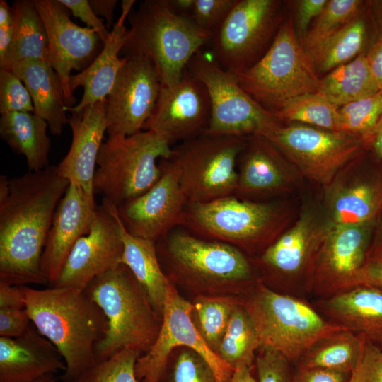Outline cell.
<instances>
[{"mask_svg": "<svg viewBox=\"0 0 382 382\" xmlns=\"http://www.w3.org/2000/svg\"><path fill=\"white\" fill-rule=\"evenodd\" d=\"M69 182L50 166L0 176V282L46 284L41 260L59 202Z\"/></svg>", "mask_w": 382, "mask_h": 382, "instance_id": "cell-1", "label": "cell"}, {"mask_svg": "<svg viewBox=\"0 0 382 382\" xmlns=\"http://www.w3.org/2000/svg\"><path fill=\"white\" fill-rule=\"evenodd\" d=\"M30 319L63 358L62 382L76 378L97 363L96 346L104 337L108 319L84 290L20 286Z\"/></svg>", "mask_w": 382, "mask_h": 382, "instance_id": "cell-2", "label": "cell"}, {"mask_svg": "<svg viewBox=\"0 0 382 382\" xmlns=\"http://www.w3.org/2000/svg\"><path fill=\"white\" fill-rule=\"evenodd\" d=\"M163 270L175 284L198 296H245L256 285L242 250L176 228L155 243Z\"/></svg>", "mask_w": 382, "mask_h": 382, "instance_id": "cell-3", "label": "cell"}, {"mask_svg": "<svg viewBox=\"0 0 382 382\" xmlns=\"http://www.w3.org/2000/svg\"><path fill=\"white\" fill-rule=\"evenodd\" d=\"M108 319V328L96 346L98 362L123 349L140 356L149 351L159 333L162 317L130 270L121 263L98 276L84 289Z\"/></svg>", "mask_w": 382, "mask_h": 382, "instance_id": "cell-4", "label": "cell"}, {"mask_svg": "<svg viewBox=\"0 0 382 382\" xmlns=\"http://www.w3.org/2000/svg\"><path fill=\"white\" fill-rule=\"evenodd\" d=\"M127 20L130 28L120 54L149 59L163 86L177 83L192 57L212 37L189 18L174 13L166 0L140 2Z\"/></svg>", "mask_w": 382, "mask_h": 382, "instance_id": "cell-5", "label": "cell"}, {"mask_svg": "<svg viewBox=\"0 0 382 382\" xmlns=\"http://www.w3.org/2000/svg\"><path fill=\"white\" fill-rule=\"evenodd\" d=\"M260 347L276 351L289 361H299L316 342L337 330L306 303L278 293L259 280L243 297Z\"/></svg>", "mask_w": 382, "mask_h": 382, "instance_id": "cell-6", "label": "cell"}, {"mask_svg": "<svg viewBox=\"0 0 382 382\" xmlns=\"http://www.w3.org/2000/svg\"><path fill=\"white\" fill-rule=\"evenodd\" d=\"M172 146L156 133L141 130L130 136L108 137L103 142L93 177L95 194L116 207L146 192L158 180V161Z\"/></svg>", "mask_w": 382, "mask_h": 382, "instance_id": "cell-7", "label": "cell"}, {"mask_svg": "<svg viewBox=\"0 0 382 382\" xmlns=\"http://www.w3.org/2000/svg\"><path fill=\"white\" fill-rule=\"evenodd\" d=\"M235 74L240 86L274 114L293 98L318 92L320 80L291 19L280 25L272 44L258 62Z\"/></svg>", "mask_w": 382, "mask_h": 382, "instance_id": "cell-8", "label": "cell"}, {"mask_svg": "<svg viewBox=\"0 0 382 382\" xmlns=\"http://www.w3.org/2000/svg\"><path fill=\"white\" fill-rule=\"evenodd\" d=\"M246 138L204 133L172 147L169 157L178 167L188 203L234 195L238 158Z\"/></svg>", "mask_w": 382, "mask_h": 382, "instance_id": "cell-9", "label": "cell"}, {"mask_svg": "<svg viewBox=\"0 0 382 382\" xmlns=\"http://www.w3.org/2000/svg\"><path fill=\"white\" fill-rule=\"evenodd\" d=\"M279 223V213L273 204L231 195L205 203H188L181 227L195 236L243 251L271 241Z\"/></svg>", "mask_w": 382, "mask_h": 382, "instance_id": "cell-10", "label": "cell"}, {"mask_svg": "<svg viewBox=\"0 0 382 382\" xmlns=\"http://www.w3.org/2000/svg\"><path fill=\"white\" fill-rule=\"evenodd\" d=\"M186 69L204 84L209 93L211 118L204 133L265 137L280 125L276 115L255 101L240 86L236 75L220 67L209 52H197Z\"/></svg>", "mask_w": 382, "mask_h": 382, "instance_id": "cell-11", "label": "cell"}, {"mask_svg": "<svg viewBox=\"0 0 382 382\" xmlns=\"http://www.w3.org/2000/svg\"><path fill=\"white\" fill-rule=\"evenodd\" d=\"M281 24L278 1L237 0L212 35L209 53L223 69L234 74L242 71L266 53Z\"/></svg>", "mask_w": 382, "mask_h": 382, "instance_id": "cell-12", "label": "cell"}, {"mask_svg": "<svg viewBox=\"0 0 382 382\" xmlns=\"http://www.w3.org/2000/svg\"><path fill=\"white\" fill-rule=\"evenodd\" d=\"M187 347L210 365L218 382H229L234 369L222 361L202 340L191 318V302L183 298L171 281L168 286L158 337L148 352L135 364L139 382H158L172 351Z\"/></svg>", "mask_w": 382, "mask_h": 382, "instance_id": "cell-13", "label": "cell"}, {"mask_svg": "<svg viewBox=\"0 0 382 382\" xmlns=\"http://www.w3.org/2000/svg\"><path fill=\"white\" fill-rule=\"evenodd\" d=\"M264 137L308 177L328 182L359 148L356 135L294 124L281 125Z\"/></svg>", "mask_w": 382, "mask_h": 382, "instance_id": "cell-14", "label": "cell"}, {"mask_svg": "<svg viewBox=\"0 0 382 382\" xmlns=\"http://www.w3.org/2000/svg\"><path fill=\"white\" fill-rule=\"evenodd\" d=\"M161 175L146 192L117 207L119 218L132 236L156 242L181 227L188 201L180 171L170 158L158 161Z\"/></svg>", "mask_w": 382, "mask_h": 382, "instance_id": "cell-15", "label": "cell"}, {"mask_svg": "<svg viewBox=\"0 0 382 382\" xmlns=\"http://www.w3.org/2000/svg\"><path fill=\"white\" fill-rule=\"evenodd\" d=\"M123 251L117 207L103 199L88 233L76 241L52 286L84 290L96 277L121 264Z\"/></svg>", "mask_w": 382, "mask_h": 382, "instance_id": "cell-16", "label": "cell"}, {"mask_svg": "<svg viewBox=\"0 0 382 382\" xmlns=\"http://www.w3.org/2000/svg\"><path fill=\"white\" fill-rule=\"evenodd\" d=\"M126 61L106 99L108 137L130 136L143 130L158 100L161 83L145 57H123Z\"/></svg>", "mask_w": 382, "mask_h": 382, "instance_id": "cell-17", "label": "cell"}, {"mask_svg": "<svg viewBox=\"0 0 382 382\" xmlns=\"http://www.w3.org/2000/svg\"><path fill=\"white\" fill-rule=\"evenodd\" d=\"M211 111L206 86L186 69L177 83L161 86L143 130L156 133L172 146L204 134L209 125Z\"/></svg>", "mask_w": 382, "mask_h": 382, "instance_id": "cell-18", "label": "cell"}, {"mask_svg": "<svg viewBox=\"0 0 382 382\" xmlns=\"http://www.w3.org/2000/svg\"><path fill=\"white\" fill-rule=\"evenodd\" d=\"M33 1L47 30L49 64L60 79L66 105L72 107L76 100L69 86L71 72L86 69L100 52L103 42L93 29L74 23L59 0Z\"/></svg>", "mask_w": 382, "mask_h": 382, "instance_id": "cell-19", "label": "cell"}, {"mask_svg": "<svg viewBox=\"0 0 382 382\" xmlns=\"http://www.w3.org/2000/svg\"><path fill=\"white\" fill-rule=\"evenodd\" d=\"M97 206L79 185H69L57 207L41 260V270L49 286L54 285L76 241L88 233Z\"/></svg>", "mask_w": 382, "mask_h": 382, "instance_id": "cell-20", "label": "cell"}, {"mask_svg": "<svg viewBox=\"0 0 382 382\" xmlns=\"http://www.w3.org/2000/svg\"><path fill=\"white\" fill-rule=\"evenodd\" d=\"M106 100L71 112L68 124L72 139L69 150L56 166L57 173L69 183L82 187L94 197L93 177L97 158L107 132Z\"/></svg>", "mask_w": 382, "mask_h": 382, "instance_id": "cell-21", "label": "cell"}, {"mask_svg": "<svg viewBox=\"0 0 382 382\" xmlns=\"http://www.w3.org/2000/svg\"><path fill=\"white\" fill-rule=\"evenodd\" d=\"M366 224H335L328 235L321 250L318 275L322 294L329 297L353 286L364 264Z\"/></svg>", "mask_w": 382, "mask_h": 382, "instance_id": "cell-22", "label": "cell"}, {"mask_svg": "<svg viewBox=\"0 0 382 382\" xmlns=\"http://www.w3.org/2000/svg\"><path fill=\"white\" fill-rule=\"evenodd\" d=\"M65 369L57 347L33 323L19 337H0V382L33 381Z\"/></svg>", "mask_w": 382, "mask_h": 382, "instance_id": "cell-23", "label": "cell"}, {"mask_svg": "<svg viewBox=\"0 0 382 382\" xmlns=\"http://www.w3.org/2000/svg\"><path fill=\"white\" fill-rule=\"evenodd\" d=\"M134 3V0L122 1L121 14L99 54L86 69L71 76L69 83L71 92L73 93L76 88L82 86L83 94L76 105L67 107L68 111L80 112L90 105L107 99L126 61L125 57L120 58L119 54L125 43L128 31L125 21Z\"/></svg>", "mask_w": 382, "mask_h": 382, "instance_id": "cell-24", "label": "cell"}, {"mask_svg": "<svg viewBox=\"0 0 382 382\" xmlns=\"http://www.w3.org/2000/svg\"><path fill=\"white\" fill-rule=\"evenodd\" d=\"M319 306L330 321L382 347V290L354 286Z\"/></svg>", "mask_w": 382, "mask_h": 382, "instance_id": "cell-25", "label": "cell"}, {"mask_svg": "<svg viewBox=\"0 0 382 382\" xmlns=\"http://www.w3.org/2000/svg\"><path fill=\"white\" fill-rule=\"evenodd\" d=\"M279 152L265 137L248 136L238 158L234 195L247 199L281 190L286 176Z\"/></svg>", "mask_w": 382, "mask_h": 382, "instance_id": "cell-26", "label": "cell"}, {"mask_svg": "<svg viewBox=\"0 0 382 382\" xmlns=\"http://www.w3.org/2000/svg\"><path fill=\"white\" fill-rule=\"evenodd\" d=\"M11 71L28 88L34 113L45 120L48 129L59 135L68 124L67 105L60 79L47 61L28 59L14 64Z\"/></svg>", "mask_w": 382, "mask_h": 382, "instance_id": "cell-27", "label": "cell"}, {"mask_svg": "<svg viewBox=\"0 0 382 382\" xmlns=\"http://www.w3.org/2000/svg\"><path fill=\"white\" fill-rule=\"evenodd\" d=\"M47 129V122L34 112H8L0 118L1 139L14 152L25 158L33 172L44 170L50 166Z\"/></svg>", "mask_w": 382, "mask_h": 382, "instance_id": "cell-28", "label": "cell"}, {"mask_svg": "<svg viewBox=\"0 0 382 382\" xmlns=\"http://www.w3.org/2000/svg\"><path fill=\"white\" fill-rule=\"evenodd\" d=\"M120 224L124 244L121 263L130 270L145 290L156 311L162 317L166 293L171 280L162 269L155 242L131 235L121 221Z\"/></svg>", "mask_w": 382, "mask_h": 382, "instance_id": "cell-29", "label": "cell"}, {"mask_svg": "<svg viewBox=\"0 0 382 382\" xmlns=\"http://www.w3.org/2000/svg\"><path fill=\"white\" fill-rule=\"evenodd\" d=\"M14 30L12 42L0 69L11 71L16 63L28 59L49 62V44L45 23L33 0H17L12 6Z\"/></svg>", "mask_w": 382, "mask_h": 382, "instance_id": "cell-30", "label": "cell"}, {"mask_svg": "<svg viewBox=\"0 0 382 382\" xmlns=\"http://www.w3.org/2000/svg\"><path fill=\"white\" fill-rule=\"evenodd\" d=\"M381 91L369 67L366 54L361 52L320 79L318 92L340 108Z\"/></svg>", "mask_w": 382, "mask_h": 382, "instance_id": "cell-31", "label": "cell"}, {"mask_svg": "<svg viewBox=\"0 0 382 382\" xmlns=\"http://www.w3.org/2000/svg\"><path fill=\"white\" fill-rule=\"evenodd\" d=\"M361 347L362 339L343 328L313 345L299 359L297 368H321L352 374Z\"/></svg>", "mask_w": 382, "mask_h": 382, "instance_id": "cell-32", "label": "cell"}, {"mask_svg": "<svg viewBox=\"0 0 382 382\" xmlns=\"http://www.w3.org/2000/svg\"><path fill=\"white\" fill-rule=\"evenodd\" d=\"M313 243L310 223L306 218H302L266 247L259 261L263 267L274 273H296L308 260L313 250Z\"/></svg>", "mask_w": 382, "mask_h": 382, "instance_id": "cell-33", "label": "cell"}, {"mask_svg": "<svg viewBox=\"0 0 382 382\" xmlns=\"http://www.w3.org/2000/svg\"><path fill=\"white\" fill-rule=\"evenodd\" d=\"M367 25L357 16L307 53L316 73H329L356 58L366 42Z\"/></svg>", "mask_w": 382, "mask_h": 382, "instance_id": "cell-34", "label": "cell"}, {"mask_svg": "<svg viewBox=\"0 0 382 382\" xmlns=\"http://www.w3.org/2000/svg\"><path fill=\"white\" fill-rule=\"evenodd\" d=\"M259 338L242 301L233 310L216 354L234 370L253 368Z\"/></svg>", "mask_w": 382, "mask_h": 382, "instance_id": "cell-35", "label": "cell"}, {"mask_svg": "<svg viewBox=\"0 0 382 382\" xmlns=\"http://www.w3.org/2000/svg\"><path fill=\"white\" fill-rule=\"evenodd\" d=\"M243 297L198 296L190 301L192 323L202 340L215 354L231 314Z\"/></svg>", "mask_w": 382, "mask_h": 382, "instance_id": "cell-36", "label": "cell"}, {"mask_svg": "<svg viewBox=\"0 0 382 382\" xmlns=\"http://www.w3.org/2000/svg\"><path fill=\"white\" fill-rule=\"evenodd\" d=\"M338 108L322 94L308 93L289 100L275 115L280 121L306 123L340 132Z\"/></svg>", "mask_w": 382, "mask_h": 382, "instance_id": "cell-37", "label": "cell"}, {"mask_svg": "<svg viewBox=\"0 0 382 382\" xmlns=\"http://www.w3.org/2000/svg\"><path fill=\"white\" fill-rule=\"evenodd\" d=\"M363 4L360 0L328 1L302 40L306 52L324 42L357 18Z\"/></svg>", "mask_w": 382, "mask_h": 382, "instance_id": "cell-38", "label": "cell"}, {"mask_svg": "<svg viewBox=\"0 0 382 382\" xmlns=\"http://www.w3.org/2000/svg\"><path fill=\"white\" fill-rule=\"evenodd\" d=\"M378 208L375 189L360 183L341 191L333 202L332 215L336 224H364L374 217Z\"/></svg>", "mask_w": 382, "mask_h": 382, "instance_id": "cell-39", "label": "cell"}, {"mask_svg": "<svg viewBox=\"0 0 382 382\" xmlns=\"http://www.w3.org/2000/svg\"><path fill=\"white\" fill-rule=\"evenodd\" d=\"M158 382H218L207 361L187 347L174 349L166 364Z\"/></svg>", "mask_w": 382, "mask_h": 382, "instance_id": "cell-40", "label": "cell"}, {"mask_svg": "<svg viewBox=\"0 0 382 382\" xmlns=\"http://www.w3.org/2000/svg\"><path fill=\"white\" fill-rule=\"evenodd\" d=\"M382 117V91L338 108L340 132L370 137Z\"/></svg>", "mask_w": 382, "mask_h": 382, "instance_id": "cell-41", "label": "cell"}, {"mask_svg": "<svg viewBox=\"0 0 382 382\" xmlns=\"http://www.w3.org/2000/svg\"><path fill=\"white\" fill-rule=\"evenodd\" d=\"M237 0H166L176 14L189 18L212 35L221 27Z\"/></svg>", "mask_w": 382, "mask_h": 382, "instance_id": "cell-42", "label": "cell"}, {"mask_svg": "<svg viewBox=\"0 0 382 382\" xmlns=\"http://www.w3.org/2000/svg\"><path fill=\"white\" fill-rule=\"evenodd\" d=\"M139 357L134 350L123 349L66 382H139L135 364Z\"/></svg>", "mask_w": 382, "mask_h": 382, "instance_id": "cell-43", "label": "cell"}, {"mask_svg": "<svg viewBox=\"0 0 382 382\" xmlns=\"http://www.w3.org/2000/svg\"><path fill=\"white\" fill-rule=\"evenodd\" d=\"M34 112L30 94L23 81L11 71L0 69V112Z\"/></svg>", "mask_w": 382, "mask_h": 382, "instance_id": "cell-44", "label": "cell"}, {"mask_svg": "<svg viewBox=\"0 0 382 382\" xmlns=\"http://www.w3.org/2000/svg\"><path fill=\"white\" fill-rule=\"evenodd\" d=\"M254 367L257 382L292 381L290 361L272 349L260 347L256 353Z\"/></svg>", "mask_w": 382, "mask_h": 382, "instance_id": "cell-45", "label": "cell"}, {"mask_svg": "<svg viewBox=\"0 0 382 382\" xmlns=\"http://www.w3.org/2000/svg\"><path fill=\"white\" fill-rule=\"evenodd\" d=\"M350 382H382L381 347L362 339L360 357Z\"/></svg>", "mask_w": 382, "mask_h": 382, "instance_id": "cell-46", "label": "cell"}, {"mask_svg": "<svg viewBox=\"0 0 382 382\" xmlns=\"http://www.w3.org/2000/svg\"><path fill=\"white\" fill-rule=\"evenodd\" d=\"M31 324L25 307L0 308V337H19Z\"/></svg>", "mask_w": 382, "mask_h": 382, "instance_id": "cell-47", "label": "cell"}, {"mask_svg": "<svg viewBox=\"0 0 382 382\" xmlns=\"http://www.w3.org/2000/svg\"><path fill=\"white\" fill-rule=\"evenodd\" d=\"M73 14L80 18L88 28L93 29L99 36L103 44H105L110 35L103 24V19L99 18L93 11L89 0H59Z\"/></svg>", "mask_w": 382, "mask_h": 382, "instance_id": "cell-48", "label": "cell"}, {"mask_svg": "<svg viewBox=\"0 0 382 382\" xmlns=\"http://www.w3.org/2000/svg\"><path fill=\"white\" fill-rule=\"evenodd\" d=\"M351 373L321 368H297L291 382H350Z\"/></svg>", "mask_w": 382, "mask_h": 382, "instance_id": "cell-49", "label": "cell"}, {"mask_svg": "<svg viewBox=\"0 0 382 382\" xmlns=\"http://www.w3.org/2000/svg\"><path fill=\"white\" fill-rule=\"evenodd\" d=\"M327 0H300L296 3V26L301 43L313 18L318 17L328 4Z\"/></svg>", "mask_w": 382, "mask_h": 382, "instance_id": "cell-50", "label": "cell"}, {"mask_svg": "<svg viewBox=\"0 0 382 382\" xmlns=\"http://www.w3.org/2000/svg\"><path fill=\"white\" fill-rule=\"evenodd\" d=\"M14 30V13L5 0L0 1V64L10 49Z\"/></svg>", "mask_w": 382, "mask_h": 382, "instance_id": "cell-51", "label": "cell"}, {"mask_svg": "<svg viewBox=\"0 0 382 382\" xmlns=\"http://www.w3.org/2000/svg\"><path fill=\"white\" fill-rule=\"evenodd\" d=\"M358 285L382 290V255L364 264L354 281L353 286Z\"/></svg>", "mask_w": 382, "mask_h": 382, "instance_id": "cell-52", "label": "cell"}, {"mask_svg": "<svg viewBox=\"0 0 382 382\" xmlns=\"http://www.w3.org/2000/svg\"><path fill=\"white\" fill-rule=\"evenodd\" d=\"M366 54L375 81L382 91V33Z\"/></svg>", "mask_w": 382, "mask_h": 382, "instance_id": "cell-53", "label": "cell"}, {"mask_svg": "<svg viewBox=\"0 0 382 382\" xmlns=\"http://www.w3.org/2000/svg\"><path fill=\"white\" fill-rule=\"evenodd\" d=\"M25 308V301L20 286L0 282V308Z\"/></svg>", "mask_w": 382, "mask_h": 382, "instance_id": "cell-54", "label": "cell"}, {"mask_svg": "<svg viewBox=\"0 0 382 382\" xmlns=\"http://www.w3.org/2000/svg\"><path fill=\"white\" fill-rule=\"evenodd\" d=\"M90 5L96 16L105 18L108 28L113 27L114 11L117 0H89Z\"/></svg>", "mask_w": 382, "mask_h": 382, "instance_id": "cell-55", "label": "cell"}, {"mask_svg": "<svg viewBox=\"0 0 382 382\" xmlns=\"http://www.w3.org/2000/svg\"><path fill=\"white\" fill-rule=\"evenodd\" d=\"M229 382H257L251 367H242L234 371Z\"/></svg>", "mask_w": 382, "mask_h": 382, "instance_id": "cell-56", "label": "cell"}, {"mask_svg": "<svg viewBox=\"0 0 382 382\" xmlns=\"http://www.w3.org/2000/svg\"><path fill=\"white\" fill-rule=\"evenodd\" d=\"M369 138L375 152L382 158V117Z\"/></svg>", "mask_w": 382, "mask_h": 382, "instance_id": "cell-57", "label": "cell"}, {"mask_svg": "<svg viewBox=\"0 0 382 382\" xmlns=\"http://www.w3.org/2000/svg\"><path fill=\"white\" fill-rule=\"evenodd\" d=\"M57 379L55 376V374H48L35 380L25 382H57Z\"/></svg>", "mask_w": 382, "mask_h": 382, "instance_id": "cell-58", "label": "cell"}, {"mask_svg": "<svg viewBox=\"0 0 382 382\" xmlns=\"http://www.w3.org/2000/svg\"><path fill=\"white\" fill-rule=\"evenodd\" d=\"M376 4H377V13H378V16L379 17V22H380V24H381V29H382V1H376ZM382 33V31H381Z\"/></svg>", "mask_w": 382, "mask_h": 382, "instance_id": "cell-59", "label": "cell"}]
</instances>
